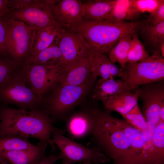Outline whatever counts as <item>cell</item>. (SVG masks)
I'll return each instance as SVG.
<instances>
[{
	"label": "cell",
	"mask_w": 164,
	"mask_h": 164,
	"mask_svg": "<svg viewBox=\"0 0 164 164\" xmlns=\"http://www.w3.org/2000/svg\"><path fill=\"white\" fill-rule=\"evenodd\" d=\"M50 115L43 109L25 110L3 106L0 107V136L17 134L46 142L52 148L57 147L52 139L53 132L62 134L65 130L53 125Z\"/></svg>",
	"instance_id": "cell-1"
},
{
	"label": "cell",
	"mask_w": 164,
	"mask_h": 164,
	"mask_svg": "<svg viewBox=\"0 0 164 164\" xmlns=\"http://www.w3.org/2000/svg\"><path fill=\"white\" fill-rule=\"evenodd\" d=\"M93 120L91 136L98 150L113 164H136L130 142L124 132L114 122L109 112L92 107Z\"/></svg>",
	"instance_id": "cell-2"
},
{
	"label": "cell",
	"mask_w": 164,
	"mask_h": 164,
	"mask_svg": "<svg viewBox=\"0 0 164 164\" xmlns=\"http://www.w3.org/2000/svg\"><path fill=\"white\" fill-rule=\"evenodd\" d=\"M145 19L134 22H108L82 19L63 27L80 35L89 45L91 51L106 55L124 36L137 32Z\"/></svg>",
	"instance_id": "cell-3"
},
{
	"label": "cell",
	"mask_w": 164,
	"mask_h": 164,
	"mask_svg": "<svg viewBox=\"0 0 164 164\" xmlns=\"http://www.w3.org/2000/svg\"><path fill=\"white\" fill-rule=\"evenodd\" d=\"M21 63L0 86V102L5 106L13 104L28 110L42 108L43 99L29 86Z\"/></svg>",
	"instance_id": "cell-4"
},
{
	"label": "cell",
	"mask_w": 164,
	"mask_h": 164,
	"mask_svg": "<svg viewBox=\"0 0 164 164\" xmlns=\"http://www.w3.org/2000/svg\"><path fill=\"white\" fill-rule=\"evenodd\" d=\"M96 78L92 74L86 82L79 85L60 84L43 100V107L48 114L53 123L64 116L86 95Z\"/></svg>",
	"instance_id": "cell-5"
},
{
	"label": "cell",
	"mask_w": 164,
	"mask_h": 164,
	"mask_svg": "<svg viewBox=\"0 0 164 164\" xmlns=\"http://www.w3.org/2000/svg\"><path fill=\"white\" fill-rule=\"evenodd\" d=\"M6 30V43L11 58L23 63L31 57L37 29L15 20L8 15L1 20Z\"/></svg>",
	"instance_id": "cell-6"
},
{
	"label": "cell",
	"mask_w": 164,
	"mask_h": 164,
	"mask_svg": "<svg viewBox=\"0 0 164 164\" xmlns=\"http://www.w3.org/2000/svg\"><path fill=\"white\" fill-rule=\"evenodd\" d=\"M121 80L129 91L145 84L164 80V58L160 53L153 54L135 63H127Z\"/></svg>",
	"instance_id": "cell-7"
},
{
	"label": "cell",
	"mask_w": 164,
	"mask_h": 164,
	"mask_svg": "<svg viewBox=\"0 0 164 164\" xmlns=\"http://www.w3.org/2000/svg\"><path fill=\"white\" fill-rule=\"evenodd\" d=\"M52 140L60 151L62 162L74 164L77 162L90 161L95 164L108 162L110 159L95 146L92 148L84 145L57 132L53 133Z\"/></svg>",
	"instance_id": "cell-8"
},
{
	"label": "cell",
	"mask_w": 164,
	"mask_h": 164,
	"mask_svg": "<svg viewBox=\"0 0 164 164\" xmlns=\"http://www.w3.org/2000/svg\"><path fill=\"white\" fill-rule=\"evenodd\" d=\"M21 67L29 86L43 99V95L52 91L58 84L62 68L59 65H29L23 63H22Z\"/></svg>",
	"instance_id": "cell-9"
},
{
	"label": "cell",
	"mask_w": 164,
	"mask_h": 164,
	"mask_svg": "<svg viewBox=\"0 0 164 164\" xmlns=\"http://www.w3.org/2000/svg\"><path fill=\"white\" fill-rule=\"evenodd\" d=\"M113 119L129 140L134 155L136 164H159L153 154L152 140L145 133L125 121L113 117Z\"/></svg>",
	"instance_id": "cell-10"
},
{
	"label": "cell",
	"mask_w": 164,
	"mask_h": 164,
	"mask_svg": "<svg viewBox=\"0 0 164 164\" xmlns=\"http://www.w3.org/2000/svg\"><path fill=\"white\" fill-rule=\"evenodd\" d=\"M136 89L143 102V115L148 124L155 128L162 121L160 111L164 104V81L145 84Z\"/></svg>",
	"instance_id": "cell-11"
},
{
	"label": "cell",
	"mask_w": 164,
	"mask_h": 164,
	"mask_svg": "<svg viewBox=\"0 0 164 164\" xmlns=\"http://www.w3.org/2000/svg\"><path fill=\"white\" fill-rule=\"evenodd\" d=\"M8 15L15 20L23 22L38 29L50 26H62L55 19L50 5L45 0H37L27 7L11 11Z\"/></svg>",
	"instance_id": "cell-12"
},
{
	"label": "cell",
	"mask_w": 164,
	"mask_h": 164,
	"mask_svg": "<svg viewBox=\"0 0 164 164\" xmlns=\"http://www.w3.org/2000/svg\"><path fill=\"white\" fill-rule=\"evenodd\" d=\"M58 45L62 68L80 59L88 58L91 52L89 45L80 35L65 28L60 36Z\"/></svg>",
	"instance_id": "cell-13"
},
{
	"label": "cell",
	"mask_w": 164,
	"mask_h": 164,
	"mask_svg": "<svg viewBox=\"0 0 164 164\" xmlns=\"http://www.w3.org/2000/svg\"><path fill=\"white\" fill-rule=\"evenodd\" d=\"M92 75L88 58H82L62 68L59 83L63 85H79L86 82Z\"/></svg>",
	"instance_id": "cell-14"
},
{
	"label": "cell",
	"mask_w": 164,
	"mask_h": 164,
	"mask_svg": "<svg viewBox=\"0 0 164 164\" xmlns=\"http://www.w3.org/2000/svg\"><path fill=\"white\" fill-rule=\"evenodd\" d=\"M50 6L55 19L63 27L83 19L82 2L80 0H59Z\"/></svg>",
	"instance_id": "cell-15"
},
{
	"label": "cell",
	"mask_w": 164,
	"mask_h": 164,
	"mask_svg": "<svg viewBox=\"0 0 164 164\" xmlns=\"http://www.w3.org/2000/svg\"><path fill=\"white\" fill-rule=\"evenodd\" d=\"M93 118L89 108L71 114L67 118L66 129L70 139H80L91 135Z\"/></svg>",
	"instance_id": "cell-16"
},
{
	"label": "cell",
	"mask_w": 164,
	"mask_h": 164,
	"mask_svg": "<svg viewBox=\"0 0 164 164\" xmlns=\"http://www.w3.org/2000/svg\"><path fill=\"white\" fill-rule=\"evenodd\" d=\"M92 74L95 77L102 79L121 78L123 71L113 63L106 55L90 52L88 58Z\"/></svg>",
	"instance_id": "cell-17"
},
{
	"label": "cell",
	"mask_w": 164,
	"mask_h": 164,
	"mask_svg": "<svg viewBox=\"0 0 164 164\" xmlns=\"http://www.w3.org/2000/svg\"><path fill=\"white\" fill-rule=\"evenodd\" d=\"M127 91H130L127 85L121 79L100 78L96 84L92 97L101 101L104 106Z\"/></svg>",
	"instance_id": "cell-18"
},
{
	"label": "cell",
	"mask_w": 164,
	"mask_h": 164,
	"mask_svg": "<svg viewBox=\"0 0 164 164\" xmlns=\"http://www.w3.org/2000/svg\"><path fill=\"white\" fill-rule=\"evenodd\" d=\"M37 145L34 149L4 152L0 154L10 164H36L46 156L48 143L39 141Z\"/></svg>",
	"instance_id": "cell-19"
},
{
	"label": "cell",
	"mask_w": 164,
	"mask_h": 164,
	"mask_svg": "<svg viewBox=\"0 0 164 164\" xmlns=\"http://www.w3.org/2000/svg\"><path fill=\"white\" fill-rule=\"evenodd\" d=\"M137 33L138 36L142 40V43L149 53H160V45L164 42V22L152 25L146 20Z\"/></svg>",
	"instance_id": "cell-20"
},
{
	"label": "cell",
	"mask_w": 164,
	"mask_h": 164,
	"mask_svg": "<svg viewBox=\"0 0 164 164\" xmlns=\"http://www.w3.org/2000/svg\"><path fill=\"white\" fill-rule=\"evenodd\" d=\"M115 0H91L82 2L83 19L105 20L111 12Z\"/></svg>",
	"instance_id": "cell-21"
},
{
	"label": "cell",
	"mask_w": 164,
	"mask_h": 164,
	"mask_svg": "<svg viewBox=\"0 0 164 164\" xmlns=\"http://www.w3.org/2000/svg\"><path fill=\"white\" fill-rule=\"evenodd\" d=\"M64 29L62 26H50L38 29L36 33L32 55L30 58L49 47L58 39Z\"/></svg>",
	"instance_id": "cell-22"
},
{
	"label": "cell",
	"mask_w": 164,
	"mask_h": 164,
	"mask_svg": "<svg viewBox=\"0 0 164 164\" xmlns=\"http://www.w3.org/2000/svg\"><path fill=\"white\" fill-rule=\"evenodd\" d=\"M59 39V38L36 56L23 63L29 65H59L62 67V55L58 45Z\"/></svg>",
	"instance_id": "cell-23"
},
{
	"label": "cell",
	"mask_w": 164,
	"mask_h": 164,
	"mask_svg": "<svg viewBox=\"0 0 164 164\" xmlns=\"http://www.w3.org/2000/svg\"><path fill=\"white\" fill-rule=\"evenodd\" d=\"M134 93L131 91L125 92L113 100L104 105L108 111L118 112L122 116L130 112L138 104L139 93L137 89Z\"/></svg>",
	"instance_id": "cell-24"
},
{
	"label": "cell",
	"mask_w": 164,
	"mask_h": 164,
	"mask_svg": "<svg viewBox=\"0 0 164 164\" xmlns=\"http://www.w3.org/2000/svg\"><path fill=\"white\" fill-rule=\"evenodd\" d=\"M140 16L132 6L131 0H115L112 9L105 21L134 22L138 21Z\"/></svg>",
	"instance_id": "cell-25"
},
{
	"label": "cell",
	"mask_w": 164,
	"mask_h": 164,
	"mask_svg": "<svg viewBox=\"0 0 164 164\" xmlns=\"http://www.w3.org/2000/svg\"><path fill=\"white\" fill-rule=\"evenodd\" d=\"M37 146L30 142L29 138L19 135L9 134L0 136V152L33 149Z\"/></svg>",
	"instance_id": "cell-26"
},
{
	"label": "cell",
	"mask_w": 164,
	"mask_h": 164,
	"mask_svg": "<svg viewBox=\"0 0 164 164\" xmlns=\"http://www.w3.org/2000/svg\"><path fill=\"white\" fill-rule=\"evenodd\" d=\"M133 33L123 37L113 47L109 54L108 57L114 63H118L123 71L128 63V57L131 40Z\"/></svg>",
	"instance_id": "cell-27"
},
{
	"label": "cell",
	"mask_w": 164,
	"mask_h": 164,
	"mask_svg": "<svg viewBox=\"0 0 164 164\" xmlns=\"http://www.w3.org/2000/svg\"><path fill=\"white\" fill-rule=\"evenodd\" d=\"M153 151L159 164L164 163V122L155 127L152 136Z\"/></svg>",
	"instance_id": "cell-28"
},
{
	"label": "cell",
	"mask_w": 164,
	"mask_h": 164,
	"mask_svg": "<svg viewBox=\"0 0 164 164\" xmlns=\"http://www.w3.org/2000/svg\"><path fill=\"white\" fill-rule=\"evenodd\" d=\"M149 56L137 32L134 33L128 53V63L138 62L147 58Z\"/></svg>",
	"instance_id": "cell-29"
},
{
	"label": "cell",
	"mask_w": 164,
	"mask_h": 164,
	"mask_svg": "<svg viewBox=\"0 0 164 164\" xmlns=\"http://www.w3.org/2000/svg\"><path fill=\"white\" fill-rule=\"evenodd\" d=\"M122 116L127 123L142 131H146L148 129L149 125L138 104L128 113Z\"/></svg>",
	"instance_id": "cell-30"
},
{
	"label": "cell",
	"mask_w": 164,
	"mask_h": 164,
	"mask_svg": "<svg viewBox=\"0 0 164 164\" xmlns=\"http://www.w3.org/2000/svg\"><path fill=\"white\" fill-rule=\"evenodd\" d=\"M131 3L135 11L140 16L142 13L150 14L154 12L164 4V0H131Z\"/></svg>",
	"instance_id": "cell-31"
},
{
	"label": "cell",
	"mask_w": 164,
	"mask_h": 164,
	"mask_svg": "<svg viewBox=\"0 0 164 164\" xmlns=\"http://www.w3.org/2000/svg\"><path fill=\"white\" fill-rule=\"evenodd\" d=\"M21 63L16 61L10 57L0 56V86L5 82L12 72Z\"/></svg>",
	"instance_id": "cell-32"
},
{
	"label": "cell",
	"mask_w": 164,
	"mask_h": 164,
	"mask_svg": "<svg viewBox=\"0 0 164 164\" xmlns=\"http://www.w3.org/2000/svg\"><path fill=\"white\" fill-rule=\"evenodd\" d=\"M146 20L147 22L152 25L164 22V4L156 11L149 14Z\"/></svg>",
	"instance_id": "cell-33"
},
{
	"label": "cell",
	"mask_w": 164,
	"mask_h": 164,
	"mask_svg": "<svg viewBox=\"0 0 164 164\" xmlns=\"http://www.w3.org/2000/svg\"><path fill=\"white\" fill-rule=\"evenodd\" d=\"M37 0H9V6L11 11L20 10L36 3Z\"/></svg>",
	"instance_id": "cell-34"
},
{
	"label": "cell",
	"mask_w": 164,
	"mask_h": 164,
	"mask_svg": "<svg viewBox=\"0 0 164 164\" xmlns=\"http://www.w3.org/2000/svg\"><path fill=\"white\" fill-rule=\"evenodd\" d=\"M0 56L10 57L6 43V30L3 22L0 20Z\"/></svg>",
	"instance_id": "cell-35"
},
{
	"label": "cell",
	"mask_w": 164,
	"mask_h": 164,
	"mask_svg": "<svg viewBox=\"0 0 164 164\" xmlns=\"http://www.w3.org/2000/svg\"><path fill=\"white\" fill-rule=\"evenodd\" d=\"M9 0H0V20L2 19L10 12L9 6Z\"/></svg>",
	"instance_id": "cell-36"
},
{
	"label": "cell",
	"mask_w": 164,
	"mask_h": 164,
	"mask_svg": "<svg viewBox=\"0 0 164 164\" xmlns=\"http://www.w3.org/2000/svg\"><path fill=\"white\" fill-rule=\"evenodd\" d=\"M61 159V156L52 154L46 156L36 164H54L58 160Z\"/></svg>",
	"instance_id": "cell-37"
},
{
	"label": "cell",
	"mask_w": 164,
	"mask_h": 164,
	"mask_svg": "<svg viewBox=\"0 0 164 164\" xmlns=\"http://www.w3.org/2000/svg\"><path fill=\"white\" fill-rule=\"evenodd\" d=\"M0 164H10L4 157L0 154Z\"/></svg>",
	"instance_id": "cell-38"
},
{
	"label": "cell",
	"mask_w": 164,
	"mask_h": 164,
	"mask_svg": "<svg viewBox=\"0 0 164 164\" xmlns=\"http://www.w3.org/2000/svg\"><path fill=\"white\" fill-rule=\"evenodd\" d=\"M159 51L162 56L164 58V42L162 43L160 45Z\"/></svg>",
	"instance_id": "cell-39"
},
{
	"label": "cell",
	"mask_w": 164,
	"mask_h": 164,
	"mask_svg": "<svg viewBox=\"0 0 164 164\" xmlns=\"http://www.w3.org/2000/svg\"><path fill=\"white\" fill-rule=\"evenodd\" d=\"M92 162L90 161H87L84 162H79L78 164H92Z\"/></svg>",
	"instance_id": "cell-40"
},
{
	"label": "cell",
	"mask_w": 164,
	"mask_h": 164,
	"mask_svg": "<svg viewBox=\"0 0 164 164\" xmlns=\"http://www.w3.org/2000/svg\"><path fill=\"white\" fill-rule=\"evenodd\" d=\"M61 164H67V163H64V162H62V163Z\"/></svg>",
	"instance_id": "cell-41"
}]
</instances>
